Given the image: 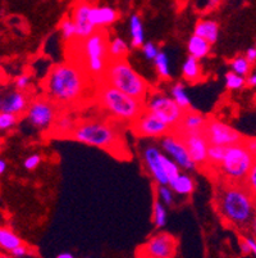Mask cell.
I'll return each mask as SVG.
<instances>
[{
  "mask_svg": "<svg viewBox=\"0 0 256 258\" xmlns=\"http://www.w3.org/2000/svg\"><path fill=\"white\" fill-rule=\"evenodd\" d=\"M89 77L77 62L59 63L48 72L42 91L58 107H74L88 97Z\"/></svg>",
  "mask_w": 256,
  "mask_h": 258,
  "instance_id": "6da1fadb",
  "label": "cell"
},
{
  "mask_svg": "<svg viewBox=\"0 0 256 258\" xmlns=\"http://www.w3.org/2000/svg\"><path fill=\"white\" fill-rule=\"evenodd\" d=\"M214 205L223 222L238 231H247L256 212V201L245 185L220 180L215 189Z\"/></svg>",
  "mask_w": 256,
  "mask_h": 258,
  "instance_id": "7a4b0ae2",
  "label": "cell"
},
{
  "mask_svg": "<svg viewBox=\"0 0 256 258\" xmlns=\"http://www.w3.org/2000/svg\"><path fill=\"white\" fill-rule=\"evenodd\" d=\"M69 138L82 144L109 152L117 158H130L121 130L109 121L93 118L76 121Z\"/></svg>",
  "mask_w": 256,
  "mask_h": 258,
  "instance_id": "3957f363",
  "label": "cell"
},
{
  "mask_svg": "<svg viewBox=\"0 0 256 258\" xmlns=\"http://www.w3.org/2000/svg\"><path fill=\"white\" fill-rule=\"evenodd\" d=\"M96 100L99 107L110 118L118 122H126L128 125L135 121L145 109L142 100L136 99L103 81H100L96 91Z\"/></svg>",
  "mask_w": 256,
  "mask_h": 258,
  "instance_id": "277c9868",
  "label": "cell"
},
{
  "mask_svg": "<svg viewBox=\"0 0 256 258\" xmlns=\"http://www.w3.org/2000/svg\"><path fill=\"white\" fill-rule=\"evenodd\" d=\"M100 81L142 102H145L150 94L149 83L135 71L126 58L109 59L104 74L100 77Z\"/></svg>",
  "mask_w": 256,
  "mask_h": 258,
  "instance_id": "5b68a950",
  "label": "cell"
},
{
  "mask_svg": "<svg viewBox=\"0 0 256 258\" xmlns=\"http://www.w3.org/2000/svg\"><path fill=\"white\" fill-rule=\"evenodd\" d=\"M108 43H109V35L103 29L94 31L90 36L84 39L74 40L69 43L76 45V54L78 57V60L76 62L86 71L89 76L100 79L104 74L109 62Z\"/></svg>",
  "mask_w": 256,
  "mask_h": 258,
  "instance_id": "8992f818",
  "label": "cell"
},
{
  "mask_svg": "<svg viewBox=\"0 0 256 258\" xmlns=\"http://www.w3.org/2000/svg\"><path fill=\"white\" fill-rule=\"evenodd\" d=\"M255 157L250 153L243 143H237L227 147L222 162L215 167L224 181L242 184L246 179Z\"/></svg>",
  "mask_w": 256,
  "mask_h": 258,
  "instance_id": "52a82bcc",
  "label": "cell"
},
{
  "mask_svg": "<svg viewBox=\"0 0 256 258\" xmlns=\"http://www.w3.org/2000/svg\"><path fill=\"white\" fill-rule=\"evenodd\" d=\"M144 108L145 111L150 112L155 117L161 119L172 130L177 127L185 113V111L175 102L172 97L159 93V91H155V93L150 91L144 102Z\"/></svg>",
  "mask_w": 256,
  "mask_h": 258,
  "instance_id": "ba28073f",
  "label": "cell"
},
{
  "mask_svg": "<svg viewBox=\"0 0 256 258\" xmlns=\"http://www.w3.org/2000/svg\"><path fill=\"white\" fill-rule=\"evenodd\" d=\"M58 105L46 97H40L28 103L25 112L27 122L40 131H49L59 116Z\"/></svg>",
  "mask_w": 256,
  "mask_h": 258,
  "instance_id": "9c48e42d",
  "label": "cell"
},
{
  "mask_svg": "<svg viewBox=\"0 0 256 258\" xmlns=\"http://www.w3.org/2000/svg\"><path fill=\"white\" fill-rule=\"evenodd\" d=\"M178 254V240L172 234L159 231L150 236L141 247H138L137 257L146 258H173Z\"/></svg>",
  "mask_w": 256,
  "mask_h": 258,
  "instance_id": "30bf717a",
  "label": "cell"
},
{
  "mask_svg": "<svg viewBox=\"0 0 256 258\" xmlns=\"http://www.w3.org/2000/svg\"><path fill=\"white\" fill-rule=\"evenodd\" d=\"M159 139H160V142H159L160 151L164 152V154H166L169 158H172L182 170L190 171V172L196 170L197 166L191 159L186 145L177 133L170 131Z\"/></svg>",
  "mask_w": 256,
  "mask_h": 258,
  "instance_id": "8fae6325",
  "label": "cell"
},
{
  "mask_svg": "<svg viewBox=\"0 0 256 258\" xmlns=\"http://www.w3.org/2000/svg\"><path fill=\"white\" fill-rule=\"evenodd\" d=\"M203 133L209 144L228 147V145L237 144L243 140V137L236 128L215 118H208L203 128Z\"/></svg>",
  "mask_w": 256,
  "mask_h": 258,
  "instance_id": "7c38bea8",
  "label": "cell"
},
{
  "mask_svg": "<svg viewBox=\"0 0 256 258\" xmlns=\"http://www.w3.org/2000/svg\"><path fill=\"white\" fill-rule=\"evenodd\" d=\"M130 127L133 135L142 139H159L172 131V128L164 123L161 119L145 109L135 121L131 122Z\"/></svg>",
  "mask_w": 256,
  "mask_h": 258,
  "instance_id": "4fadbf2b",
  "label": "cell"
},
{
  "mask_svg": "<svg viewBox=\"0 0 256 258\" xmlns=\"http://www.w3.org/2000/svg\"><path fill=\"white\" fill-rule=\"evenodd\" d=\"M186 145L190 157L197 167H205L209 143L203 131H190L178 134Z\"/></svg>",
  "mask_w": 256,
  "mask_h": 258,
  "instance_id": "5bb4252c",
  "label": "cell"
},
{
  "mask_svg": "<svg viewBox=\"0 0 256 258\" xmlns=\"http://www.w3.org/2000/svg\"><path fill=\"white\" fill-rule=\"evenodd\" d=\"M161 151L159 145L149 144L144 148L142 152V158H144V163L146 166V170L149 171L150 176L155 181L156 185H168L169 181L166 179V175L161 166L160 159Z\"/></svg>",
  "mask_w": 256,
  "mask_h": 258,
  "instance_id": "9a60e30c",
  "label": "cell"
},
{
  "mask_svg": "<svg viewBox=\"0 0 256 258\" xmlns=\"http://www.w3.org/2000/svg\"><path fill=\"white\" fill-rule=\"evenodd\" d=\"M28 103H30L28 97L22 90L17 89V90L8 91L0 97V111L21 116L25 114Z\"/></svg>",
  "mask_w": 256,
  "mask_h": 258,
  "instance_id": "2e32d148",
  "label": "cell"
},
{
  "mask_svg": "<svg viewBox=\"0 0 256 258\" xmlns=\"http://www.w3.org/2000/svg\"><path fill=\"white\" fill-rule=\"evenodd\" d=\"M89 11H90V6L88 3H79L73 11L72 20L76 26L77 40L84 39V37L90 36L94 31H96V29L89 20Z\"/></svg>",
  "mask_w": 256,
  "mask_h": 258,
  "instance_id": "e0dca14e",
  "label": "cell"
},
{
  "mask_svg": "<svg viewBox=\"0 0 256 258\" xmlns=\"http://www.w3.org/2000/svg\"><path fill=\"white\" fill-rule=\"evenodd\" d=\"M119 18V13L112 7H90L89 20L95 29H104Z\"/></svg>",
  "mask_w": 256,
  "mask_h": 258,
  "instance_id": "ac0fdd59",
  "label": "cell"
},
{
  "mask_svg": "<svg viewBox=\"0 0 256 258\" xmlns=\"http://www.w3.org/2000/svg\"><path fill=\"white\" fill-rule=\"evenodd\" d=\"M206 121H208V118L203 113L194 111V109H189V111H185L178 126L173 128L172 131L177 134L190 133V131H203Z\"/></svg>",
  "mask_w": 256,
  "mask_h": 258,
  "instance_id": "d6986e66",
  "label": "cell"
},
{
  "mask_svg": "<svg viewBox=\"0 0 256 258\" xmlns=\"http://www.w3.org/2000/svg\"><path fill=\"white\" fill-rule=\"evenodd\" d=\"M219 30L220 26L217 21L200 20L197 21L196 26H195L194 34L205 39L206 41H209L213 45L214 43H217L218 37H219Z\"/></svg>",
  "mask_w": 256,
  "mask_h": 258,
  "instance_id": "ffe728a7",
  "label": "cell"
},
{
  "mask_svg": "<svg viewBox=\"0 0 256 258\" xmlns=\"http://www.w3.org/2000/svg\"><path fill=\"white\" fill-rule=\"evenodd\" d=\"M169 186L173 190V193L181 197H189L195 191V181L191 176L181 171L180 175L173 179L172 181H169Z\"/></svg>",
  "mask_w": 256,
  "mask_h": 258,
  "instance_id": "44dd1931",
  "label": "cell"
},
{
  "mask_svg": "<svg viewBox=\"0 0 256 258\" xmlns=\"http://www.w3.org/2000/svg\"><path fill=\"white\" fill-rule=\"evenodd\" d=\"M187 50H189V54L191 57L201 60L210 54L211 44L203 37L194 34L187 41Z\"/></svg>",
  "mask_w": 256,
  "mask_h": 258,
  "instance_id": "7402d4cb",
  "label": "cell"
},
{
  "mask_svg": "<svg viewBox=\"0 0 256 258\" xmlns=\"http://www.w3.org/2000/svg\"><path fill=\"white\" fill-rule=\"evenodd\" d=\"M182 76L187 83H199L203 77L200 60L190 55L182 64Z\"/></svg>",
  "mask_w": 256,
  "mask_h": 258,
  "instance_id": "603a6c76",
  "label": "cell"
},
{
  "mask_svg": "<svg viewBox=\"0 0 256 258\" xmlns=\"http://www.w3.org/2000/svg\"><path fill=\"white\" fill-rule=\"evenodd\" d=\"M130 34L132 48H141L142 44L145 43L144 25H142L140 16L136 13H133L130 18Z\"/></svg>",
  "mask_w": 256,
  "mask_h": 258,
  "instance_id": "cb8c5ba5",
  "label": "cell"
},
{
  "mask_svg": "<svg viewBox=\"0 0 256 258\" xmlns=\"http://www.w3.org/2000/svg\"><path fill=\"white\" fill-rule=\"evenodd\" d=\"M74 125H76V121L72 117L62 114V116H58L50 130L54 133V137L69 138L72 131H73Z\"/></svg>",
  "mask_w": 256,
  "mask_h": 258,
  "instance_id": "d4e9b609",
  "label": "cell"
},
{
  "mask_svg": "<svg viewBox=\"0 0 256 258\" xmlns=\"http://www.w3.org/2000/svg\"><path fill=\"white\" fill-rule=\"evenodd\" d=\"M20 244H22V240L17 234L12 231L9 227L0 226V249L9 253Z\"/></svg>",
  "mask_w": 256,
  "mask_h": 258,
  "instance_id": "484cf974",
  "label": "cell"
},
{
  "mask_svg": "<svg viewBox=\"0 0 256 258\" xmlns=\"http://www.w3.org/2000/svg\"><path fill=\"white\" fill-rule=\"evenodd\" d=\"M128 51H130L128 44L122 37H114L108 43V57H109V59L126 58Z\"/></svg>",
  "mask_w": 256,
  "mask_h": 258,
  "instance_id": "4316f807",
  "label": "cell"
},
{
  "mask_svg": "<svg viewBox=\"0 0 256 258\" xmlns=\"http://www.w3.org/2000/svg\"><path fill=\"white\" fill-rule=\"evenodd\" d=\"M170 97L175 99V102L182 108L183 111L191 109V99H190L186 88H185L182 83H177L172 86V89H170Z\"/></svg>",
  "mask_w": 256,
  "mask_h": 258,
  "instance_id": "83f0119b",
  "label": "cell"
},
{
  "mask_svg": "<svg viewBox=\"0 0 256 258\" xmlns=\"http://www.w3.org/2000/svg\"><path fill=\"white\" fill-rule=\"evenodd\" d=\"M225 149H227V147H224V145L209 144L208 156H206V166H209L211 168L217 167L220 162H222L223 157H224Z\"/></svg>",
  "mask_w": 256,
  "mask_h": 258,
  "instance_id": "f1b7e54d",
  "label": "cell"
},
{
  "mask_svg": "<svg viewBox=\"0 0 256 258\" xmlns=\"http://www.w3.org/2000/svg\"><path fill=\"white\" fill-rule=\"evenodd\" d=\"M154 66L155 70L158 72L159 77L163 80L170 79V67H169V59L166 53L164 51H159L158 55L154 58Z\"/></svg>",
  "mask_w": 256,
  "mask_h": 258,
  "instance_id": "f546056e",
  "label": "cell"
},
{
  "mask_svg": "<svg viewBox=\"0 0 256 258\" xmlns=\"http://www.w3.org/2000/svg\"><path fill=\"white\" fill-rule=\"evenodd\" d=\"M224 80H225V88L231 91L242 90V89L247 85V83H246V77L241 76V75L236 74V72L233 71L227 72L224 76Z\"/></svg>",
  "mask_w": 256,
  "mask_h": 258,
  "instance_id": "4dcf8cb0",
  "label": "cell"
},
{
  "mask_svg": "<svg viewBox=\"0 0 256 258\" xmlns=\"http://www.w3.org/2000/svg\"><path fill=\"white\" fill-rule=\"evenodd\" d=\"M152 221L156 229H163L166 224L165 206L158 198L155 199L154 206H152Z\"/></svg>",
  "mask_w": 256,
  "mask_h": 258,
  "instance_id": "1f68e13d",
  "label": "cell"
},
{
  "mask_svg": "<svg viewBox=\"0 0 256 258\" xmlns=\"http://www.w3.org/2000/svg\"><path fill=\"white\" fill-rule=\"evenodd\" d=\"M229 67H231V71L236 72V74L241 75V76L247 77L251 74V69H252V64L247 60V58L245 55H238V57L233 58L229 63Z\"/></svg>",
  "mask_w": 256,
  "mask_h": 258,
  "instance_id": "d6a6232c",
  "label": "cell"
},
{
  "mask_svg": "<svg viewBox=\"0 0 256 258\" xmlns=\"http://www.w3.org/2000/svg\"><path fill=\"white\" fill-rule=\"evenodd\" d=\"M160 159L163 170L166 175V179H168V181H172L173 179H176V177L181 173V167L172 158H169L166 154H164L163 152H161L160 154Z\"/></svg>",
  "mask_w": 256,
  "mask_h": 258,
  "instance_id": "836d02e7",
  "label": "cell"
},
{
  "mask_svg": "<svg viewBox=\"0 0 256 258\" xmlns=\"http://www.w3.org/2000/svg\"><path fill=\"white\" fill-rule=\"evenodd\" d=\"M60 32H62L63 40H65L67 43H72V41L77 40L76 26H74L72 18H64L60 22Z\"/></svg>",
  "mask_w": 256,
  "mask_h": 258,
  "instance_id": "e575fe53",
  "label": "cell"
},
{
  "mask_svg": "<svg viewBox=\"0 0 256 258\" xmlns=\"http://www.w3.org/2000/svg\"><path fill=\"white\" fill-rule=\"evenodd\" d=\"M156 198L166 207H170L175 203V193L169 185H158L156 186Z\"/></svg>",
  "mask_w": 256,
  "mask_h": 258,
  "instance_id": "d590c367",
  "label": "cell"
},
{
  "mask_svg": "<svg viewBox=\"0 0 256 258\" xmlns=\"http://www.w3.org/2000/svg\"><path fill=\"white\" fill-rule=\"evenodd\" d=\"M245 185L246 189L248 190V193L253 197V199L256 201V158L253 161L252 166H251L250 171H248L246 179L242 182Z\"/></svg>",
  "mask_w": 256,
  "mask_h": 258,
  "instance_id": "8d00e7d4",
  "label": "cell"
},
{
  "mask_svg": "<svg viewBox=\"0 0 256 258\" xmlns=\"http://www.w3.org/2000/svg\"><path fill=\"white\" fill-rule=\"evenodd\" d=\"M17 122H18L17 114L0 111V131L11 130L12 127H14V126L17 125Z\"/></svg>",
  "mask_w": 256,
  "mask_h": 258,
  "instance_id": "74e56055",
  "label": "cell"
},
{
  "mask_svg": "<svg viewBox=\"0 0 256 258\" xmlns=\"http://www.w3.org/2000/svg\"><path fill=\"white\" fill-rule=\"evenodd\" d=\"M141 48H142V53H144V57L146 58L147 60H154V58L156 57L159 51H160V50H159L158 45L152 43V41H147V43H144Z\"/></svg>",
  "mask_w": 256,
  "mask_h": 258,
  "instance_id": "f35d334b",
  "label": "cell"
},
{
  "mask_svg": "<svg viewBox=\"0 0 256 258\" xmlns=\"http://www.w3.org/2000/svg\"><path fill=\"white\" fill-rule=\"evenodd\" d=\"M41 161L42 157L40 156V154H31V156H28L27 158L25 159V162H23V167L28 171H34L39 167Z\"/></svg>",
  "mask_w": 256,
  "mask_h": 258,
  "instance_id": "ab89813d",
  "label": "cell"
},
{
  "mask_svg": "<svg viewBox=\"0 0 256 258\" xmlns=\"http://www.w3.org/2000/svg\"><path fill=\"white\" fill-rule=\"evenodd\" d=\"M9 254H11L12 257H16V258H23V257H28V255H34L32 253H30V249H28L23 243L20 244V245L14 248V249H12L11 252H9Z\"/></svg>",
  "mask_w": 256,
  "mask_h": 258,
  "instance_id": "60d3db41",
  "label": "cell"
},
{
  "mask_svg": "<svg viewBox=\"0 0 256 258\" xmlns=\"http://www.w3.org/2000/svg\"><path fill=\"white\" fill-rule=\"evenodd\" d=\"M30 84H31V77L26 74L21 75V76H18L17 80H16V88H17L18 90H26V89L30 86Z\"/></svg>",
  "mask_w": 256,
  "mask_h": 258,
  "instance_id": "b9f144b4",
  "label": "cell"
},
{
  "mask_svg": "<svg viewBox=\"0 0 256 258\" xmlns=\"http://www.w3.org/2000/svg\"><path fill=\"white\" fill-rule=\"evenodd\" d=\"M242 143L250 151V153L256 158V138H247V139H243Z\"/></svg>",
  "mask_w": 256,
  "mask_h": 258,
  "instance_id": "7bdbcfd3",
  "label": "cell"
},
{
  "mask_svg": "<svg viewBox=\"0 0 256 258\" xmlns=\"http://www.w3.org/2000/svg\"><path fill=\"white\" fill-rule=\"evenodd\" d=\"M241 238L246 241V244L250 248V252L253 257H256V239L251 235H242Z\"/></svg>",
  "mask_w": 256,
  "mask_h": 258,
  "instance_id": "ee69618b",
  "label": "cell"
},
{
  "mask_svg": "<svg viewBox=\"0 0 256 258\" xmlns=\"http://www.w3.org/2000/svg\"><path fill=\"white\" fill-rule=\"evenodd\" d=\"M245 57L247 58V60L251 64L256 63V48H248L247 50H246Z\"/></svg>",
  "mask_w": 256,
  "mask_h": 258,
  "instance_id": "f6af8a7d",
  "label": "cell"
},
{
  "mask_svg": "<svg viewBox=\"0 0 256 258\" xmlns=\"http://www.w3.org/2000/svg\"><path fill=\"white\" fill-rule=\"evenodd\" d=\"M247 231H250V235L253 236V238L256 239V212H255V215H253L252 220H251V224H250V226H248Z\"/></svg>",
  "mask_w": 256,
  "mask_h": 258,
  "instance_id": "bcb514c9",
  "label": "cell"
},
{
  "mask_svg": "<svg viewBox=\"0 0 256 258\" xmlns=\"http://www.w3.org/2000/svg\"><path fill=\"white\" fill-rule=\"evenodd\" d=\"M246 83H247V85L252 86V88H256V72L250 74L247 77H246Z\"/></svg>",
  "mask_w": 256,
  "mask_h": 258,
  "instance_id": "7dc6e473",
  "label": "cell"
},
{
  "mask_svg": "<svg viewBox=\"0 0 256 258\" xmlns=\"http://www.w3.org/2000/svg\"><path fill=\"white\" fill-rule=\"evenodd\" d=\"M219 4H220V0H208V2H206V7H208L209 9L217 8Z\"/></svg>",
  "mask_w": 256,
  "mask_h": 258,
  "instance_id": "c3c4849f",
  "label": "cell"
},
{
  "mask_svg": "<svg viewBox=\"0 0 256 258\" xmlns=\"http://www.w3.org/2000/svg\"><path fill=\"white\" fill-rule=\"evenodd\" d=\"M7 167H8V165H7V162L4 161V159L0 158V175H3V173L6 172Z\"/></svg>",
  "mask_w": 256,
  "mask_h": 258,
  "instance_id": "681fc988",
  "label": "cell"
},
{
  "mask_svg": "<svg viewBox=\"0 0 256 258\" xmlns=\"http://www.w3.org/2000/svg\"><path fill=\"white\" fill-rule=\"evenodd\" d=\"M73 257L74 255L69 252H63V253H59V254L56 255V258H73Z\"/></svg>",
  "mask_w": 256,
  "mask_h": 258,
  "instance_id": "f907efd6",
  "label": "cell"
},
{
  "mask_svg": "<svg viewBox=\"0 0 256 258\" xmlns=\"http://www.w3.org/2000/svg\"><path fill=\"white\" fill-rule=\"evenodd\" d=\"M3 80H4V74H3V71L0 70V84L3 83Z\"/></svg>",
  "mask_w": 256,
  "mask_h": 258,
  "instance_id": "816d5d0a",
  "label": "cell"
}]
</instances>
